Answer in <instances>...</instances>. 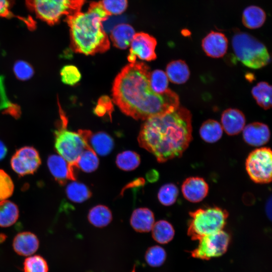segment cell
Returning <instances> with one entry per match:
<instances>
[{
	"label": "cell",
	"mask_w": 272,
	"mask_h": 272,
	"mask_svg": "<svg viewBox=\"0 0 272 272\" xmlns=\"http://www.w3.org/2000/svg\"><path fill=\"white\" fill-rule=\"evenodd\" d=\"M126 22L124 18L121 15H108L102 23L103 28L105 32L110 33L112 29L118 24Z\"/></svg>",
	"instance_id": "40"
},
{
	"label": "cell",
	"mask_w": 272,
	"mask_h": 272,
	"mask_svg": "<svg viewBox=\"0 0 272 272\" xmlns=\"http://www.w3.org/2000/svg\"><path fill=\"white\" fill-rule=\"evenodd\" d=\"M168 80L166 73L162 70H156L151 72L150 86L156 93L162 94L168 89Z\"/></svg>",
	"instance_id": "32"
},
{
	"label": "cell",
	"mask_w": 272,
	"mask_h": 272,
	"mask_svg": "<svg viewBox=\"0 0 272 272\" xmlns=\"http://www.w3.org/2000/svg\"><path fill=\"white\" fill-rule=\"evenodd\" d=\"M15 76L21 81L30 79L34 75V70L32 65L24 60L17 61L13 67Z\"/></svg>",
	"instance_id": "38"
},
{
	"label": "cell",
	"mask_w": 272,
	"mask_h": 272,
	"mask_svg": "<svg viewBox=\"0 0 272 272\" xmlns=\"http://www.w3.org/2000/svg\"><path fill=\"white\" fill-rule=\"evenodd\" d=\"M199 134L201 138L206 142L214 143L221 138L223 128L221 124L217 120L208 119L201 125Z\"/></svg>",
	"instance_id": "25"
},
{
	"label": "cell",
	"mask_w": 272,
	"mask_h": 272,
	"mask_svg": "<svg viewBox=\"0 0 272 272\" xmlns=\"http://www.w3.org/2000/svg\"><path fill=\"white\" fill-rule=\"evenodd\" d=\"M232 45L238 59L249 68L260 69L270 62L266 46L248 33L236 31L232 38Z\"/></svg>",
	"instance_id": "4"
},
{
	"label": "cell",
	"mask_w": 272,
	"mask_h": 272,
	"mask_svg": "<svg viewBox=\"0 0 272 272\" xmlns=\"http://www.w3.org/2000/svg\"><path fill=\"white\" fill-rule=\"evenodd\" d=\"M179 191L173 183H169L163 185L159 189L157 197L159 202L163 206H170L176 201Z\"/></svg>",
	"instance_id": "31"
},
{
	"label": "cell",
	"mask_w": 272,
	"mask_h": 272,
	"mask_svg": "<svg viewBox=\"0 0 272 272\" xmlns=\"http://www.w3.org/2000/svg\"><path fill=\"white\" fill-rule=\"evenodd\" d=\"M7 153V148L3 142L0 141V161L3 159Z\"/></svg>",
	"instance_id": "42"
},
{
	"label": "cell",
	"mask_w": 272,
	"mask_h": 272,
	"mask_svg": "<svg viewBox=\"0 0 272 272\" xmlns=\"http://www.w3.org/2000/svg\"><path fill=\"white\" fill-rule=\"evenodd\" d=\"M242 130L244 141L252 146L259 147L264 145L270 139V131L268 126L261 122L249 123L244 126Z\"/></svg>",
	"instance_id": "16"
},
{
	"label": "cell",
	"mask_w": 272,
	"mask_h": 272,
	"mask_svg": "<svg viewBox=\"0 0 272 272\" xmlns=\"http://www.w3.org/2000/svg\"><path fill=\"white\" fill-rule=\"evenodd\" d=\"M100 3L108 15H121L128 5L127 0H102Z\"/></svg>",
	"instance_id": "35"
},
{
	"label": "cell",
	"mask_w": 272,
	"mask_h": 272,
	"mask_svg": "<svg viewBox=\"0 0 272 272\" xmlns=\"http://www.w3.org/2000/svg\"><path fill=\"white\" fill-rule=\"evenodd\" d=\"M65 191L67 198L76 203L83 202L91 196V192L86 185L75 180L67 185Z\"/></svg>",
	"instance_id": "29"
},
{
	"label": "cell",
	"mask_w": 272,
	"mask_h": 272,
	"mask_svg": "<svg viewBox=\"0 0 272 272\" xmlns=\"http://www.w3.org/2000/svg\"><path fill=\"white\" fill-rule=\"evenodd\" d=\"M40 164L39 154L32 147L25 146L18 149L11 159L12 169L21 176L33 174Z\"/></svg>",
	"instance_id": "10"
},
{
	"label": "cell",
	"mask_w": 272,
	"mask_h": 272,
	"mask_svg": "<svg viewBox=\"0 0 272 272\" xmlns=\"http://www.w3.org/2000/svg\"><path fill=\"white\" fill-rule=\"evenodd\" d=\"M139 155L132 151H125L118 154L115 163L121 170L129 171L135 169L140 164Z\"/></svg>",
	"instance_id": "30"
},
{
	"label": "cell",
	"mask_w": 272,
	"mask_h": 272,
	"mask_svg": "<svg viewBox=\"0 0 272 272\" xmlns=\"http://www.w3.org/2000/svg\"><path fill=\"white\" fill-rule=\"evenodd\" d=\"M84 1L26 0V4L38 18L52 25L80 10Z\"/></svg>",
	"instance_id": "7"
},
{
	"label": "cell",
	"mask_w": 272,
	"mask_h": 272,
	"mask_svg": "<svg viewBox=\"0 0 272 272\" xmlns=\"http://www.w3.org/2000/svg\"><path fill=\"white\" fill-rule=\"evenodd\" d=\"M266 14L260 7L250 6L246 8L242 13V22L244 26L250 29L261 27L266 20Z\"/></svg>",
	"instance_id": "22"
},
{
	"label": "cell",
	"mask_w": 272,
	"mask_h": 272,
	"mask_svg": "<svg viewBox=\"0 0 272 272\" xmlns=\"http://www.w3.org/2000/svg\"><path fill=\"white\" fill-rule=\"evenodd\" d=\"M245 122L244 114L237 109H227L221 116L222 128L230 135L239 133L245 126Z\"/></svg>",
	"instance_id": "17"
},
{
	"label": "cell",
	"mask_w": 272,
	"mask_h": 272,
	"mask_svg": "<svg viewBox=\"0 0 272 272\" xmlns=\"http://www.w3.org/2000/svg\"><path fill=\"white\" fill-rule=\"evenodd\" d=\"M166 253L161 246L155 245L149 248L145 254V259L148 264L153 267L161 266L165 261Z\"/></svg>",
	"instance_id": "34"
},
{
	"label": "cell",
	"mask_w": 272,
	"mask_h": 272,
	"mask_svg": "<svg viewBox=\"0 0 272 272\" xmlns=\"http://www.w3.org/2000/svg\"><path fill=\"white\" fill-rule=\"evenodd\" d=\"M198 247L191 251L194 258L209 260L224 254L228 248L230 237L223 230L203 236L199 240Z\"/></svg>",
	"instance_id": "9"
},
{
	"label": "cell",
	"mask_w": 272,
	"mask_h": 272,
	"mask_svg": "<svg viewBox=\"0 0 272 272\" xmlns=\"http://www.w3.org/2000/svg\"><path fill=\"white\" fill-rule=\"evenodd\" d=\"M209 185L205 179L199 177L187 178L181 186L184 197L188 201L196 203L202 200L209 192Z\"/></svg>",
	"instance_id": "13"
},
{
	"label": "cell",
	"mask_w": 272,
	"mask_h": 272,
	"mask_svg": "<svg viewBox=\"0 0 272 272\" xmlns=\"http://www.w3.org/2000/svg\"><path fill=\"white\" fill-rule=\"evenodd\" d=\"M156 45V40L153 36L145 33H136L129 46L128 61L134 62L137 58L146 61L155 60Z\"/></svg>",
	"instance_id": "11"
},
{
	"label": "cell",
	"mask_w": 272,
	"mask_h": 272,
	"mask_svg": "<svg viewBox=\"0 0 272 272\" xmlns=\"http://www.w3.org/2000/svg\"><path fill=\"white\" fill-rule=\"evenodd\" d=\"M7 236L4 234H0V244L3 243L6 240Z\"/></svg>",
	"instance_id": "43"
},
{
	"label": "cell",
	"mask_w": 272,
	"mask_h": 272,
	"mask_svg": "<svg viewBox=\"0 0 272 272\" xmlns=\"http://www.w3.org/2000/svg\"><path fill=\"white\" fill-rule=\"evenodd\" d=\"M166 74L168 80L176 84L185 83L190 76L188 65L184 60L180 59L170 62L167 65Z\"/></svg>",
	"instance_id": "21"
},
{
	"label": "cell",
	"mask_w": 272,
	"mask_h": 272,
	"mask_svg": "<svg viewBox=\"0 0 272 272\" xmlns=\"http://www.w3.org/2000/svg\"><path fill=\"white\" fill-rule=\"evenodd\" d=\"M19 217L17 206L11 201H0V227H7L13 225Z\"/></svg>",
	"instance_id": "28"
},
{
	"label": "cell",
	"mask_w": 272,
	"mask_h": 272,
	"mask_svg": "<svg viewBox=\"0 0 272 272\" xmlns=\"http://www.w3.org/2000/svg\"><path fill=\"white\" fill-rule=\"evenodd\" d=\"M14 189V184L11 177L3 170L0 169V201L10 197Z\"/></svg>",
	"instance_id": "37"
},
{
	"label": "cell",
	"mask_w": 272,
	"mask_h": 272,
	"mask_svg": "<svg viewBox=\"0 0 272 272\" xmlns=\"http://www.w3.org/2000/svg\"><path fill=\"white\" fill-rule=\"evenodd\" d=\"M107 16L100 3H93L87 10L80 9L67 17L74 51L88 55L109 48V38L102 25Z\"/></svg>",
	"instance_id": "3"
},
{
	"label": "cell",
	"mask_w": 272,
	"mask_h": 272,
	"mask_svg": "<svg viewBox=\"0 0 272 272\" xmlns=\"http://www.w3.org/2000/svg\"><path fill=\"white\" fill-rule=\"evenodd\" d=\"M59 106L60 122L54 131V147L59 155L75 168L76 162L88 145L79 131L75 132L67 128V118Z\"/></svg>",
	"instance_id": "6"
},
{
	"label": "cell",
	"mask_w": 272,
	"mask_h": 272,
	"mask_svg": "<svg viewBox=\"0 0 272 272\" xmlns=\"http://www.w3.org/2000/svg\"><path fill=\"white\" fill-rule=\"evenodd\" d=\"M187 234L193 240L223 230L229 216L228 212L214 207L190 212Z\"/></svg>",
	"instance_id": "5"
},
{
	"label": "cell",
	"mask_w": 272,
	"mask_h": 272,
	"mask_svg": "<svg viewBox=\"0 0 272 272\" xmlns=\"http://www.w3.org/2000/svg\"><path fill=\"white\" fill-rule=\"evenodd\" d=\"M136 33L134 28L126 22L121 23L110 32V39L118 48L124 49L129 45Z\"/></svg>",
	"instance_id": "20"
},
{
	"label": "cell",
	"mask_w": 272,
	"mask_h": 272,
	"mask_svg": "<svg viewBox=\"0 0 272 272\" xmlns=\"http://www.w3.org/2000/svg\"><path fill=\"white\" fill-rule=\"evenodd\" d=\"M24 272H48V265L41 256L35 255L26 258L23 263Z\"/></svg>",
	"instance_id": "33"
},
{
	"label": "cell",
	"mask_w": 272,
	"mask_h": 272,
	"mask_svg": "<svg viewBox=\"0 0 272 272\" xmlns=\"http://www.w3.org/2000/svg\"><path fill=\"white\" fill-rule=\"evenodd\" d=\"M47 166L55 180L60 185L69 180H75V167L59 155H50L47 159Z\"/></svg>",
	"instance_id": "12"
},
{
	"label": "cell",
	"mask_w": 272,
	"mask_h": 272,
	"mask_svg": "<svg viewBox=\"0 0 272 272\" xmlns=\"http://www.w3.org/2000/svg\"><path fill=\"white\" fill-rule=\"evenodd\" d=\"M99 160L97 154L88 145L79 157L75 167L85 173H92L98 167Z\"/></svg>",
	"instance_id": "23"
},
{
	"label": "cell",
	"mask_w": 272,
	"mask_h": 272,
	"mask_svg": "<svg viewBox=\"0 0 272 272\" xmlns=\"http://www.w3.org/2000/svg\"><path fill=\"white\" fill-rule=\"evenodd\" d=\"M39 242L37 236L30 232L18 233L14 238L13 247L15 251L22 256H30L38 249Z\"/></svg>",
	"instance_id": "18"
},
{
	"label": "cell",
	"mask_w": 272,
	"mask_h": 272,
	"mask_svg": "<svg viewBox=\"0 0 272 272\" xmlns=\"http://www.w3.org/2000/svg\"><path fill=\"white\" fill-rule=\"evenodd\" d=\"M151 231L154 239L161 244H166L171 241L175 234L172 225L164 220L155 223Z\"/></svg>",
	"instance_id": "26"
},
{
	"label": "cell",
	"mask_w": 272,
	"mask_h": 272,
	"mask_svg": "<svg viewBox=\"0 0 272 272\" xmlns=\"http://www.w3.org/2000/svg\"><path fill=\"white\" fill-rule=\"evenodd\" d=\"M112 215L110 209L102 205L93 207L89 212L88 219L93 226L101 228L107 226L112 221Z\"/></svg>",
	"instance_id": "24"
},
{
	"label": "cell",
	"mask_w": 272,
	"mask_h": 272,
	"mask_svg": "<svg viewBox=\"0 0 272 272\" xmlns=\"http://www.w3.org/2000/svg\"><path fill=\"white\" fill-rule=\"evenodd\" d=\"M201 46L208 56L220 58L227 52L228 41L223 33L212 31L202 39Z\"/></svg>",
	"instance_id": "14"
},
{
	"label": "cell",
	"mask_w": 272,
	"mask_h": 272,
	"mask_svg": "<svg viewBox=\"0 0 272 272\" xmlns=\"http://www.w3.org/2000/svg\"><path fill=\"white\" fill-rule=\"evenodd\" d=\"M113 110V107L111 99L108 96H103L99 98L95 108L94 113L99 116L107 114L110 117Z\"/></svg>",
	"instance_id": "39"
},
{
	"label": "cell",
	"mask_w": 272,
	"mask_h": 272,
	"mask_svg": "<svg viewBox=\"0 0 272 272\" xmlns=\"http://www.w3.org/2000/svg\"><path fill=\"white\" fill-rule=\"evenodd\" d=\"M60 75L62 83L70 86L77 84L82 77L79 69L74 65L63 66L60 70Z\"/></svg>",
	"instance_id": "36"
},
{
	"label": "cell",
	"mask_w": 272,
	"mask_h": 272,
	"mask_svg": "<svg viewBox=\"0 0 272 272\" xmlns=\"http://www.w3.org/2000/svg\"><path fill=\"white\" fill-rule=\"evenodd\" d=\"M131 272H136L135 271V266H134L133 269H132V270L131 271Z\"/></svg>",
	"instance_id": "44"
},
{
	"label": "cell",
	"mask_w": 272,
	"mask_h": 272,
	"mask_svg": "<svg viewBox=\"0 0 272 272\" xmlns=\"http://www.w3.org/2000/svg\"><path fill=\"white\" fill-rule=\"evenodd\" d=\"M251 94L257 104L265 110L271 106V86L265 82H260L253 87Z\"/></svg>",
	"instance_id": "27"
},
{
	"label": "cell",
	"mask_w": 272,
	"mask_h": 272,
	"mask_svg": "<svg viewBox=\"0 0 272 272\" xmlns=\"http://www.w3.org/2000/svg\"><path fill=\"white\" fill-rule=\"evenodd\" d=\"M12 0H0V17L11 18L13 16L11 11Z\"/></svg>",
	"instance_id": "41"
},
{
	"label": "cell",
	"mask_w": 272,
	"mask_h": 272,
	"mask_svg": "<svg viewBox=\"0 0 272 272\" xmlns=\"http://www.w3.org/2000/svg\"><path fill=\"white\" fill-rule=\"evenodd\" d=\"M130 223L136 231L150 232L155 223L154 214L152 211L147 208L136 209L132 213Z\"/></svg>",
	"instance_id": "19"
},
{
	"label": "cell",
	"mask_w": 272,
	"mask_h": 272,
	"mask_svg": "<svg viewBox=\"0 0 272 272\" xmlns=\"http://www.w3.org/2000/svg\"><path fill=\"white\" fill-rule=\"evenodd\" d=\"M246 171L255 183L265 184L271 181L272 152L269 148L262 147L252 151L245 162Z\"/></svg>",
	"instance_id": "8"
},
{
	"label": "cell",
	"mask_w": 272,
	"mask_h": 272,
	"mask_svg": "<svg viewBox=\"0 0 272 272\" xmlns=\"http://www.w3.org/2000/svg\"><path fill=\"white\" fill-rule=\"evenodd\" d=\"M89 146L101 156L108 155L113 149L114 142L112 138L104 132L93 133L89 130H79Z\"/></svg>",
	"instance_id": "15"
},
{
	"label": "cell",
	"mask_w": 272,
	"mask_h": 272,
	"mask_svg": "<svg viewBox=\"0 0 272 272\" xmlns=\"http://www.w3.org/2000/svg\"><path fill=\"white\" fill-rule=\"evenodd\" d=\"M192 115L179 106L174 111L150 117L141 126L138 142L159 162L180 157L192 139Z\"/></svg>",
	"instance_id": "2"
},
{
	"label": "cell",
	"mask_w": 272,
	"mask_h": 272,
	"mask_svg": "<svg viewBox=\"0 0 272 272\" xmlns=\"http://www.w3.org/2000/svg\"><path fill=\"white\" fill-rule=\"evenodd\" d=\"M150 68L143 62L125 65L115 78L112 88L114 103L126 115L135 119L169 113L180 106L178 95L168 89L162 94L150 86Z\"/></svg>",
	"instance_id": "1"
}]
</instances>
